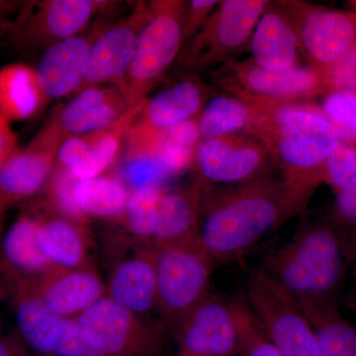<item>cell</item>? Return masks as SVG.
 Here are the masks:
<instances>
[{
    "label": "cell",
    "mask_w": 356,
    "mask_h": 356,
    "mask_svg": "<svg viewBox=\"0 0 356 356\" xmlns=\"http://www.w3.org/2000/svg\"><path fill=\"white\" fill-rule=\"evenodd\" d=\"M314 193L273 175L248 184L205 186L196 241L216 264L238 261L305 211Z\"/></svg>",
    "instance_id": "obj_1"
},
{
    "label": "cell",
    "mask_w": 356,
    "mask_h": 356,
    "mask_svg": "<svg viewBox=\"0 0 356 356\" xmlns=\"http://www.w3.org/2000/svg\"><path fill=\"white\" fill-rule=\"evenodd\" d=\"M350 266L327 218L306 217L291 240L270 250L261 269L300 306L336 304Z\"/></svg>",
    "instance_id": "obj_2"
},
{
    "label": "cell",
    "mask_w": 356,
    "mask_h": 356,
    "mask_svg": "<svg viewBox=\"0 0 356 356\" xmlns=\"http://www.w3.org/2000/svg\"><path fill=\"white\" fill-rule=\"evenodd\" d=\"M185 6L186 1L180 0L149 2L135 57L119 88L130 108L142 106L149 89L179 57L184 46Z\"/></svg>",
    "instance_id": "obj_3"
},
{
    "label": "cell",
    "mask_w": 356,
    "mask_h": 356,
    "mask_svg": "<svg viewBox=\"0 0 356 356\" xmlns=\"http://www.w3.org/2000/svg\"><path fill=\"white\" fill-rule=\"evenodd\" d=\"M213 83L254 109L293 102H309L327 92L320 72L307 65L274 72L252 58L229 60L212 72Z\"/></svg>",
    "instance_id": "obj_4"
},
{
    "label": "cell",
    "mask_w": 356,
    "mask_h": 356,
    "mask_svg": "<svg viewBox=\"0 0 356 356\" xmlns=\"http://www.w3.org/2000/svg\"><path fill=\"white\" fill-rule=\"evenodd\" d=\"M268 0H222L200 31L184 44L177 58L180 69L201 72L221 67L248 47Z\"/></svg>",
    "instance_id": "obj_5"
},
{
    "label": "cell",
    "mask_w": 356,
    "mask_h": 356,
    "mask_svg": "<svg viewBox=\"0 0 356 356\" xmlns=\"http://www.w3.org/2000/svg\"><path fill=\"white\" fill-rule=\"evenodd\" d=\"M156 313L170 329L211 291L216 266L197 241L154 247Z\"/></svg>",
    "instance_id": "obj_6"
},
{
    "label": "cell",
    "mask_w": 356,
    "mask_h": 356,
    "mask_svg": "<svg viewBox=\"0 0 356 356\" xmlns=\"http://www.w3.org/2000/svg\"><path fill=\"white\" fill-rule=\"evenodd\" d=\"M245 302L281 355L320 356L317 337L305 312L259 267L248 274Z\"/></svg>",
    "instance_id": "obj_7"
},
{
    "label": "cell",
    "mask_w": 356,
    "mask_h": 356,
    "mask_svg": "<svg viewBox=\"0 0 356 356\" xmlns=\"http://www.w3.org/2000/svg\"><path fill=\"white\" fill-rule=\"evenodd\" d=\"M84 337L104 356H163L168 327L137 315L110 297L76 318Z\"/></svg>",
    "instance_id": "obj_8"
},
{
    "label": "cell",
    "mask_w": 356,
    "mask_h": 356,
    "mask_svg": "<svg viewBox=\"0 0 356 356\" xmlns=\"http://www.w3.org/2000/svg\"><path fill=\"white\" fill-rule=\"evenodd\" d=\"M193 168L195 178L206 186L248 184L273 175L275 170L270 149L250 133L199 143Z\"/></svg>",
    "instance_id": "obj_9"
},
{
    "label": "cell",
    "mask_w": 356,
    "mask_h": 356,
    "mask_svg": "<svg viewBox=\"0 0 356 356\" xmlns=\"http://www.w3.org/2000/svg\"><path fill=\"white\" fill-rule=\"evenodd\" d=\"M307 65L324 74L356 47V13L282 0Z\"/></svg>",
    "instance_id": "obj_10"
},
{
    "label": "cell",
    "mask_w": 356,
    "mask_h": 356,
    "mask_svg": "<svg viewBox=\"0 0 356 356\" xmlns=\"http://www.w3.org/2000/svg\"><path fill=\"white\" fill-rule=\"evenodd\" d=\"M178 350L196 356H238L240 329L234 300L209 292L168 329Z\"/></svg>",
    "instance_id": "obj_11"
},
{
    "label": "cell",
    "mask_w": 356,
    "mask_h": 356,
    "mask_svg": "<svg viewBox=\"0 0 356 356\" xmlns=\"http://www.w3.org/2000/svg\"><path fill=\"white\" fill-rule=\"evenodd\" d=\"M107 2L47 0L27 4L9 25L13 44L22 50L49 48L76 36Z\"/></svg>",
    "instance_id": "obj_12"
},
{
    "label": "cell",
    "mask_w": 356,
    "mask_h": 356,
    "mask_svg": "<svg viewBox=\"0 0 356 356\" xmlns=\"http://www.w3.org/2000/svg\"><path fill=\"white\" fill-rule=\"evenodd\" d=\"M106 295L129 311L151 318L156 312V274L153 245L132 238L111 242Z\"/></svg>",
    "instance_id": "obj_13"
},
{
    "label": "cell",
    "mask_w": 356,
    "mask_h": 356,
    "mask_svg": "<svg viewBox=\"0 0 356 356\" xmlns=\"http://www.w3.org/2000/svg\"><path fill=\"white\" fill-rule=\"evenodd\" d=\"M64 138L57 121L51 119L27 147L7 159L0 168V203L8 207L44 189Z\"/></svg>",
    "instance_id": "obj_14"
},
{
    "label": "cell",
    "mask_w": 356,
    "mask_h": 356,
    "mask_svg": "<svg viewBox=\"0 0 356 356\" xmlns=\"http://www.w3.org/2000/svg\"><path fill=\"white\" fill-rule=\"evenodd\" d=\"M211 96L212 90L202 81L187 79L146 99L126 134L128 153L144 149L156 134L198 116Z\"/></svg>",
    "instance_id": "obj_15"
},
{
    "label": "cell",
    "mask_w": 356,
    "mask_h": 356,
    "mask_svg": "<svg viewBox=\"0 0 356 356\" xmlns=\"http://www.w3.org/2000/svg\"><path fill=\"white\" fill-rule=\"evenodd\" d=\"M149 16V4H142L132 15L105 30L92 42L88 70L79 88L110 83L121 88L135 57L138 39Z\"/></svg>",
    "instance_id": "obj_16"
},
{
    "label": "cell",
    "mask_w": 356,
    "mask_h": 356,
    "mask_svg": "<svg viewBox=\"0 0 356 356\" xmlns=\"http://www.w3.org/2000/svg\"><path fill=\"white\" fill-rule=\"evenodd\" d=\"M48 210L46 201L20 213L0 242V271L9 284L34 282L57 268L40 248L37 233Z\"/></svg>",
    "instance_id": "obj_17"
},
{
    "label": "cell",
    "mask_w": 356,
    "mask_h": 356,
    "mask_svg": "<svg viewBox=\"0 0 356 356\" xmlns=\"http://www.w3.org/2000/svg\"><path fill=\"white\" fill-rule=\"evenodd\" d=\"M339 142V135L332 132L276 138L266 145L280 177L316 191L324 184L325 163Z\"/></svg>",
    "instance_id": "obj_18"
},
{
    "label": "cell",
    "mask_w": 356,
    "mask_h": 356,
    "mask_svg": "<svg viewBox=\"0 0 356 356\" xmlns=\"http://www.w3.org/2000/svg\"><path fill=\"white\" fill-rule=\"evenodd\" d=\"M51 312L63 320H76L106 296V285L95 267L55 268L28 282Z\"/></svg>",
    "instance_id": "obj_19"
},
{
    "label": "cell",
    "mask_w": 356,
    "mask_h": 356,
    "mask_svg": "<svg viewBox=\"0 0 356 356\" xmlns=\"http://www.w3.org/2000/svg\"><path fill=\"white\" fill-rule=\"evenodd\" d=\"M248 48L250 58L264 69L283 72L300 65L298 36L283 1H269Z\"/></svg>",
    "instance_id": "obj_20"
},
{
    "label": "cell",
    "mask_w": 356,
    "mask_h": 356,
    "mask_svg": "<svg viewBox=\"0 0 356 356\" xmlns=\"http://www.w3.org/2000/svg\"><path fill=\"white\" fill-rule=\"evenodd\" d=\"M79 91L54 117L65 138L102 131L120 120L132 109L117 86H91Z\"/></svg>",
    "instance_id": "obj_21"
},
{
    "label": "cell",
    "mask_w": 356,
    "mask_h": 356,
    "mask_svg": "<svg viewBox=\"0 0 356 356\" xmlns=\"http://www.w3.org/2000/svg\"><path fill=\"white\" fill-rule=\"evenodd\" d=\"M92 42L76 36L49 47L35 69L37 83L47 98H60L81 88Z\"/></svg>",
    "instance_id": "obj_22"
},
{
    "label": "cell",
    "mask_w": 356,
    "mask_h": 356,
    "mask_svg": "<svg viewBox=\"0 0 356 356\" xmlns=\"http://www.w3.org/2000/svg\"><path fill=\"white\" fill-rule=\"evenodd\" d=\"M8 290L18 336L36 355L53 356L65 320L44 305L30 283H13Z\"/></svg>",
    "instance_id": "obj_23"
},
{
    "label": "cell",
    "mask_w": 356,
    "mask_h": 356,
    "mask_svg": "<svg viewBox=\"0 0 356 356\" xmlns=\"http://www.w3.org/2000/svg\"><path fill=\"white\" fill-rule=\"evenodd\" d=\"M205 186L195 178L182 188L163 192L154 247L196 240Z\"/></svg>",
    "instance_id": "obj_24"
},
{
    "label": "cell",
    "mask_w": 356,
    "mask_h": 356,
    "mask_svg": "<svg viewBox=\"0 0 356 356\" xmlns=\"http://www.w3.org/2000/svg\"><path fill=\"white\" fill-rule=\"evenodd\" d=\"M37 238L42 252L57 268L93 267L88 225L58 216L49 207L40 222Z\"/></svg>",
    "instance_id": "obj_25"
},
{
    "label": "cell",
    "mask_w": 356,
    "mask_h": 356,
    "mask_svg": "<svg viewBox=\"0 0 356 356\" xmlns=\"http://www.w3.org/2000/svg\"><path fill=\"white\" fill-rule=\"evenodd\" d=\"M254 110L257 115L250 134L257 136L264 144L276 138L290 136L337 134L320 105L314 102L285 103Z\"/></svg>",
    "instance_id": "obj_26"
},
{
    "label": "cell",
    "mask_w": 356,
    "mask_h": 356,
    "mask_svg": "<svg viewBox=\"0 0 356 356\" xmlns=\"http://www.w3.org/2000/svg\"><path fill=\"white\" fill-rule=\"evenodd\" d=\"M44 100L31 67L17 64L0 70V115L6 120L31 118L43 107Z\"/></svg>",
    "instance_id": "obj_27"
},
{
    "label": "cell",
    "mask_w": 356,
    "mask_h": 356,
    "mask_svg": "<svg viewBox=\"0 0 356 356\" xmlns=\"http://www.w3.org/2000/svg\"><path fill=\"white\" fill-rule=\"evenodd\" d=\"M257 111L235 96L215 93L198 115L200 142L232 134L250 133Z\"/></svg>",
    "instance_id": "obj_28"
},
{
    "label": "cell",
    "mask_w": 356,
    "mask_h": 356,
    "mask_svg": "<svg viewBox=\"0 0 356 356\" xmlns=\"http://www.w3.org/2000/svg\"><path fill=\"white\" fill-rule=\"evenodd\" d=\"M140 107L131 109L113 125L86 135L88 149L83 154L70 163L67 168L70 173L79 180L99 177L100 173L113 163L120 147L121 138L127 134Z\"/></svg>",
    "instance_id": "obj_29"
},
{
    "label": "cell",
    "mask_w": 356,
    "mask_h": 356,
    "mask_svg": "<svg viewBox=\"0 0 356 356\" xmlns=\"http://www.w3.org/2000/svg\"><path fill=\"white\" fill-rule=\"evenodd\" d=\"M300 307L313 325L320 356H356V325L336 304Z\"/></svg>",
    "instance_id": "obj_30"
},
{
    "label": "cell",
    "mask_w": 356,
    "mask_h": 356,
    "mask_svg": "<svg viewBox=\"0 0 356 356\" xmlns=\"http://www.w3.org/2000/svg\"><path fill=\"white\" fill-rule=\"evenodd\" d=\"M76 196L77 205L88 219L120 220L125 212L129 192L119 178L99 175L79 180Z\"/></svg>",
    "instance_id": "obj_31"
},
{
    "label": "cell",
    "mask_w": 356,
    "mask_h": 356,
    "mask_svg": "<svg viewBox=\"0 0 356 356\" xmlns=\"http://www.w3.org/2000/svg\"><path fill=\"white\" fill-rule=\"evenodd\" d=\"M163 192V189L156 187H144L129 194L122 219L136 242L153 245Z\"/></svg>",
    "instance_id": "obj_32"
},
{
    "label": "cell",
    "mask_w": 356,
    "mask_h": 356,
    "mask_svg": "<svg viewBox=\"0 0 356 356\" xmlns=\"http://www.w3.org/2000/svg\"><path fill=\"white\" fill-rule=\"evenodd\" d=\"M327 221L341 243L348 264L356 262V175L334 193Z\"/></svg>",
    "instance_id": "obj_33"
},
{
    "label": "cell",
    "mask_w": 356,
    "mask_h": 356,
    "mask_svg": "<svg viewBox=\"0 0 356 356\" xmlns=\"http://www.w3.org/2000/svg\"><path fill=\"white\" fill-rule=\"evenodd\" d=\"M77 182L79 179L70 173L69 168L55 165L44 187L47 194L44 201L58 216L88 225L89 219L76 202Z\"/></svg>",
    "instance_id": "obj_34"
},
{
    "label": "cell",
    "mask_w": 356,
    "mask_h": 356,
    "mask_svg": "<svg viewBox=\"0 0 356 356\" xmlns=\"http://www.w3.org/2000/svg\"><path fill=\"white\" fill-rule=\"evenodd\" d=\"M320 107L336 128L339 140L356 144V95L329 91L322 96Z\"/></svg>",
    "instance_id": "obj_35"
},
{
    "label": "cell",
    "mask_w": 356,
    "mask_h": 356,
    "mask_svg": "<svg viewBox=\"0 0 356 356\" xmlns=\"http://www.w3.org/2000/svg\"><path fill=\"white\" fill-rule=\"evenodd\" d=\"M120 175L132 191L144 187L161 188L170 178L158 159L149 153H128Z\"/></svg>",
    "instance_id": "obj_36"
},
{
    "label": "cell",
    "mask_w": 356,
    "mask_h": 356,
    "mask_svg": "<svg viewBox=\"0 0 356 356\" xmlns=\"http://www.w3.org/2000/svg\"><path fill=\"white\" fill-rule=\"evenodd\" d=\"M234 306L240 329L238 356H282L264 336L245 300H234Z\"/></svg>",
    "instance_id": "obj_37"
},
{
    "label": "cell",
    "mask_w": 356,
    "mask_h": 356,
    "mask_svg": "<svg viewBox=\"0 0 356 356\" xmlns=\"http://www.w3.org/2000/svg\"><path fill=\"white\" fill-rule=\"evenodd\" d=\"M356 175V144L339 140L325 163L324 184L336 193Z\"/></svg>",
    "instance_id": "obj_38"
},
{
    "label": "cell",
    "mask_w": 356,
    "mask_h": 356,
    "mask_svg": "<svg viewBox=\"0 0 356 356\" xmlns=\"http://www.w3.org/2000/svg\"><path fill=\"white\" fill-rule=\"evenodd\" d=\"M53 356H104L92 346L76 320H65Z\"/></svg>",
    "instance_id": "obj_39"
},
{
    "label": "cell",
    "mask_w": 356,
    "mask_h": 356,
    "mask_svg": "<svg viewBox=\"0 0 356 356\" xmlns=\"http://www.w3.org/2000/svg\"><path fill=\"white\" fill-rule=\"evenodd\" d=\"M327 92L346 91L356 95V47L324 74Z\"/></svg>",
    "instance_id": "obj_40"
},
{
    "label": "cell",
    "mask_w": 356,
    "mask_h": 356,
    "mask_svg": "<svg viewBox=\"0 0 356 356\" xmlns=\"http://www.w3.org/2000/svg\"><path fill=\"white\" fill-rule=\"evenodd\" d=\"M219 3L220 0L186 1L184 24V44L200 31Z\"/></svg>",
    "instance_id": "obj_41"
},
{
    "label": "cell",
    "mask_w": 356,
    "mask_h": 356,
    "mask_svg": "<svg viewBox=\"0 0 356 356\" xmlns=\"http://www.w3.org/2000/svg\"><path fill=\"white\" fill-rule=\"evenodd\" d=\"M88 147V140L86 137H67L63 140L56 158L55 165L63 166V168H69L70 163L79 158L84 154Z\"/></svg>",
    "instance_id": "obj_42"
},
{
    "label": "cell",
    "mask_w": 356,
    "mask_h": 356,
    "mask_svg": "<svg viewBox=\"0 0 356 356\" xmlns=\"http://www.w3.org/2000/svg\"><path fill=\"white\" fill-rule=\"evenodd\" d=\"M17 138L9 121L0 115V168L16 151Z\"/></svg>",
    "instance_id": "obj_43"
},
{
    "label": "cell",
    "mask_w": 356,
    "mask_h": 356,
    "mask_svg": "<svg viewBox=\"0 0 356 356\" xmlns=\"http://www.w3.org/2000/svg\"><path fill=\"white\" fill-rule=\"evenodd\" d=\"M0 356H30V353L17 334H0Z\"/></svg>",
    "instance_id": "obj_44"
},
{
    "label": "cell",
    "mask_w": 356,
    "mask_h": 356,
    "mask_svg": "<svg viewBox=\"0 0 356 356\" xmlns=\"http://www.w3.org/2000/svg\"><path fill=\"white\" fill-rule=\"evenodd\" d=\"M4 7H6V4H0V31H1L2 29H4V28H9V25L7 24L6 21L3 19V13L4 11Z\"/></svg>",
    "instance_id": "obj_45"
},
{
    "label": "cell",
    "mask_w": 356,
    "mask_h": 356,
    "mask_svg": "<svg viewBox=\"0 0 356 356\" xmlns=\"http://www.w3.org/2000/svg\"><path fill=\"white\" fill-rule=\"evenodd\" d=\"M6 205L0 203V236H1L2 234V222H3V215L4 212H6Z\"/></svg>",
    "instance_id": "obj_46"
},
{
    "label": "cell",
    "mask_w": 356,
    "mask_h": 356,
    "mask_svg": "<svg viewBox=\"0 0 356 356\" xmlns=\"http://www.w3.org/2000/svg\"><path fill=\"white\" fill-rule=\"evenodd\" d=\"M346 8H348L346 10L356 13V0L355 1H348L346 4Z\"/></svg>",
    "instance_id": "obj_47"
},
{
    "label": "cell",
    "mask_w": 356,
    "mask_h": 356,
    "mask_svg": "<svg viewBox=\"0 0 356 356\" xmlns=\"http://www.w3.org/2000/svg\"><path fill=\"white\" fill-rule=\"evenodd\" d=\"M9 290L8 287L1 286L0 285V299L4 298V297L8 296Z\"/></svg>",
    "instance_id": "obj_48"
},
{
    "label": "cell",
    "mask_w": 356,
    "mask_h": 356,
    "mask_svg": "<svg viewBox=\"0 0 356 356\" xmlns=\"http://www.w3.org/2000/svg\"><path fill=\"white\" fill-rule=\"evenodd\" d=\"M175 356H196V355H191V353H184V351L178 350L177 355Z\"/></svg>",
    "instance_id": "obj_49"
},
{
    "label": "cell",
    "mask_w": 356,
    "mask_h": 356,
    "mask_svg": "<svg viewBox=\"0 0 356 356\" xmlns=\"http://www.w3.org/2000/svg\"><path fill=\"white\" fill-rule=\"evenodd\" d=\"M355 310H356V286H355Z\"/></svg>",
    "instance_id": "obj_50"
}]
</instances>
